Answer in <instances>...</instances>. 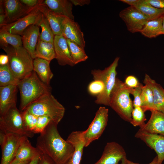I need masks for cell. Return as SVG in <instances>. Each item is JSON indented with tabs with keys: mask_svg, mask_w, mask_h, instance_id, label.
<instances>
[{
	"mask_svg": "<svg viewBox=\"0 0 164 164\" xmlns=\"http://www.w3.org/2000/svg\"><path fill=\"white\" fill-rule=\"evenodd\" d=\"M57 125L53 121L49 123L37 138L36 148L56 164H67L74 152V148L61 136Z\"/></svg>",
	"mask_w": 164,
	"mask_h": 164,
	"instance_id": "cell-1",
	"label": "cell"
},
{
	"mask_svg": "<svg viewBox=\"0 0 164 164\" xmlns=\"http://www.w3.org/2000/svg\"><path fill=\"white\" fill-rule=\"evenodd\" d=\"M17 87L20 93L21 111L42 96L51 93L52 90L50 86L43 82L34 71L20 80Z\"/></svg>",
	"mask_w": 164,
	"mask_h": 164,
	"instance_id": "cell-2",
	"label": "cell"
},
{
	"mask_svg": "<svg viewBox=\"0 0 164 164\" xmlns=\"http://www.w3.org/2000/svg\"><path fill=\"white\" fill-rule=\"evenodd\" d=\"M1 48L8 56L7 64L9 69L19 80L28 76L33 71V59L23 46L15 48L8 45Z\"/></svg>",
	"mask_w": 164,
	"mask_h": 164,
	"instance_id": "cell-3",
	"label": "cell"
},
{
	"mask_svg": "<svg viewBox=\"0 0 164 164\" xmlns=\"http://www.w3.org/2000/svg\"><path fill=\"white\" fill-rule=\"evenodd\" d=\"M132 89L117 78L110 94L109 105L123 119L130 123L134 108L130 97Z\"/></svg>",
	"mask_w": 164,
	"mask_h": 164,
	"instance_id": "cell-4",
	"label": "cell"
},
{
	"mask_svg": "<svg viewBox=\"0 0 164 164\" xmlns=\"http://www.w3.org/2000/svg\"><path fill=\"white\" fill-rule=\"evenodd\" d=\"M25 110L37 116L49 117L57 125L63 118L65 110L64 106L51 93L43 95L32 102Z\"/></svg>",
	"mask_w": 164,
	"mask_h": 164,
	"instance_id": "cell-5",
	"label": "cell"
},
{
	"mask_svg": "<svg viewBox=\"0 0 164 164\" xmlns=\"http://www.w3.org/2000/svg\"><path fill=\"white\" fill-rule=\"evenodd\" d=\"M119 59V57H116L110 65L103 70L94 69L91 70V74L94 80H101L104 85L103 92L96 97L95 101L96 104L109 106L110 94L117 78L116 68Z\"/></svg>",
	"mask_w": 164,
	"mask_h": 164,
	"instance_id": "cell-6",
	"label": "cell"
},
{
	"mask_svg": "<svg viewBox=\"0 0 164 164\" xmlns=\"http://www.w3.org/2000/svg\"><path fill=\"white\" fill-rule=\"evenodd\" d=\"M0 129L5 133H10L32 138L34 134L28 131L23 122L22 111L16 106L10 109L0 116Z\"/></svg>",
	"mask_w": 164,
	"mask_h": 164,
	"instance_id": "cell-7",
	"label": "cell"
},
{
	"mask_svg": "<svg viewBox=\"0 0 164 164\" xmlns=\"http://www.w3.org/2000/svg\"><path fill=\"white\" fill-rule=\"evenodd\" d=\"M108 109L105 107H100L87 128L82 131L85 147L99 139L103 134L108 123Z\"/></svg>",
	"mask_w": 164,
	"mask_h": 164,
	"instance_id": "cell-8",
	"label": "cell"
},
{
	"mask_svg": "<svg viewBox=\"0 0 164 164\" xmlns=\"http://www.w3.org/2000/svg\"><path fill=\"white\" fill-rule=\"evenodd\" d=\"M120 18L124 21L128 30L132 33L139 32L148 21L136 8L129 6L120 11Z\"/></svg>",
	"mask_w": 164,
	"mask_h": 164,
	"instance_id": "cell-9",
	"label": "cell"
},
{
	"mask_svg": "<svg viewBox=\"0 0 164 164\" xmlns=\"http://www.w3.org/2000/svg\"><path fill=\"white\" fill-rule=\"evenodd\" d=\"M42 15L43 14L37 9L36 6L25 16L15 22L5 25L0 29L22 36L24 31L29 26L32 25H38Z\"/></svg>",
	"mask_w": 164,
	"mask_h": 164,
	"instance_id": "cell-10",
	"label": "cell"
},
{
	"mask_svg": "<svg viewBox=\"0 0 164 164\" xmlns=\"http://www.w3.org/2000/svg\"><path fill=\"white\" fill-rule=\"evenodd\" d=\"M135 136L155 151L157 155L158 163L162 164L164 160V136L149 133L139 129Z\"/></svg>",
	"mask_w": 164,
	"mask_h": 164,
	"instance_id": "cell-11",
	"label": "cell"
},
{
	"mask_svg": "<svg viewBox=\"0 0 164 164\" xmlns=\"http://www.w3.org/2000/svg\"><path fill=\"white\" fill-rule=\"evenodd\" d=\"M126 157L123 147L115 142H107L100 158L94 164H118Z\"/></svg>",
	"mask_w": 164,
	"mask_h": 164,
	"instance_id": "cell-12",
	"label": "cell"
},
{
	"mask_svg": "<svg viewBox=\"0 0 164 164\" xmlns=\"http://www.w3.org/2000/svg\"><path fill=\"white\" fill-rule=\"evenodd\" d=\"M5 133V138L0 143L2 149L0 164H10L15 158L18 146L23 136L12 133Z\"/></svg>",
	"mask_w": 164,
	"mask_h": 164,
	"instance_id": "cell-13",
	"label": "cell"
},
{
	"mask_svg": "<svg viewBox=\"0 0 164 164\" xmlns=\"http://www.w3.org/2000/svg\"><path fill=\"white\" fill-rule=\"evenodd\" d=\"M62 35L66 39L73 42L84 49L85 42L84 35L78 24L65 17L62 23Z\"/></svg>",
	"mask_w": 164,
	"mask_h": 164,
	"instance_id": "cell-14",
	"label": "cell"
},
{
	"mask_svg": "<svg viewBox=\"0 0 164 164\" xmlns=\"http://www.w3.org/2000/svg\"><path fill=\"white\" fill-rule=\"evenodd\" d=\"M6 15L7 23L15 22L28 14L34 8H30L20 0H1Z\"/></svg>",
	"mask_w": 164,
	"mask_h": 164,
	"instance_id": "cell-15",
	"label": "cell"
},
{
	"mask_svg": "<svg viewBox=\"0 0 164 164\" xmlns=\"http://www.w3.org/2000/svg\"><path fill=\"white\" fill-rule=\"evenodd\" d=\"M54 46L55 59L61 66L75 65L71 57L66 39L62 35L55 36Z\"/></svg>",
	"mask_w": 164,
	"mask_h": 164,
	"instance_id": "cell-16",
	"label": "cell"
},
{
	"mask_svg": "<svg viewBox=\"0 0 164 164\" xmlns=\"http://www.w3.org/2000/svg\"><path fill=\"white\" fill-rule=\"evenodd\" d=\"M17 86L0 87V115H3L11 108L16 106Z\"/></svg>",
	"mask_w": 164,
	"mask_h": 164,
	"instance_id": "cell-17",
	"label": "cell"
},
{
	"mask_svg": "<svg viewBox=\"0 0 164 164\" xmlns=\"http://www.w3.org/2000/svg\"><path fill=\"white\" fill-rule=\"evenodd\" d=\"M40 35L39 26L32 25L26 29L21 36L23 46L33 59L36 58L35 50Z\"/></svg>",
	"mask_w": 164,
	"mask_h": 164,
	"instance_id": "cell-18",
	"label": "cell"
},
{
	"mask_svg": "<svg viewBox=\"0 0 164 164\" xmlns=\"http://www.w3.org/2000/svg\"><path fill=\"white\" fill-rule=\"evenodd\" d=\"M151 111V115L148 121L139 129L149 133L164 136V113L156 110Z\"/></svg>",
	"mask_w": 164,
	"mask_h": 164,
	"instance_id": "cell-19",
	"label": "cell"
},
{
	"mask_svg": "<svg viewBox=\"0 0 164 164\" xmlns=\"http://www.w3.org/2000/svg\"><path fill=\"white\" fill-rule=\"evenodd\" d=\"M74 148V152L67 164H80L82 159L83 149L85 147L82 135V131L72 132L67 140Z\"/></svg>",
	"mask_w": 164,
	"mask_h": 164,
	"instance_id": "cell-20",
	"label": "cell"
},
{
	"mask_svg": "<svg viewBox=\"0 0 164 164\" xmlns=\"http://www.w3.org/2000/svg\"><path fill=\"white\" fill-rule=\"evenodd\" d=\"M151 89L154 98V110L164 113V89L155 81L145 74L143 81Z\"/></svg>",
	"mask_w": 164,
	"mask_h": 164,
	"instance_id": "cell-21",
	"label": "cell"
},
{
	"mask_svg": "<svg viewBox=\"0 0 164 164\" xmlns=\"http://www.w3.org/2000/svg\"><path fill=\"white\" fill-rule=\"evenodd\" d=\"M43 2L37 5V9L47 19L54 35H62V23L65 16L55 13Z\"/></svg>",
	"mask_w": 164,
	"mask_h": 164,
	"instance_id": "cell-22",
	"label": "cell"
},
{
	"mask_svg": "<svg viewBox=\"0 0 164 164\" xmlns=\"http://www.w3.org/2000/svg\"><path fill=\"white\" fill-rule=\"evenodd\" d=\"M27 137L23 136L18 146L14 159L22 161H30L40 152L31 145Z\"/></svg>",
	"mask_w": 164,
	"mask_h": 164,
	"instance_id": "cell-23",
	"label": "cell"
},
{
	"mask_svg": "<svg viewBox=\"0 0 164 164\" xmlns=\"http://www.w3.org/2000/svg\"><path fill=\"white\" fill-rule=\"evenodd\" d=\"M43 3L55 13L74 20L72 11L73 4L70 0H45Z\"/></svg>",
	"mask_w": 164,
	"mask_h": 164,
	"instance_id": "cell-24",
	"label": "cell"
},
{
	"mask_svg": "<svg viewBox=\"0 0 164 164\" xmlns=\"http://www.w3.org/2000/svg\"><path fill=\"white\" fill-rule=\"evenodd\" d=\"M50 62L39 58L33 60V70L40 80L45 84L50 85L53 74L50 67Z\"/></svg>",
	"mask_w": 164,
	"mask_h": 164,
	"instance_id": "cell-25",
	"label": "cell"
},
{
	"mask_svg": "<svg viewBox=\"0 0 164 164\" xmlns=\"http://www.w3.org/2000/svg\"><path fill=\"white\" fill-rule=\"evenodd\" d=\"M35 56L50 62L55 58L53 43L44 42L39 38L36 48Z\"/></svg>",
	"mask_w": 164,
	"mask_h": 164,
	"instance_id": "cell-26",
	"label": "cell"
},
{
	"mask_svg": "<svg viewBox=\"0 0 164 164\" xmlns=\"http://www.w3.org/2000/svg\"><path fill=\"white\" fill-rule=\"evenodd\" d=\"M140 32L149 38H155L162 35V16L148 21Z\"/></svg>",
	"mask_w": 164,
	"mask_h": 164,
	"instance_id": "cell-27",
	"label": "cell"
},
{
	"mask_svg": "<svg viewBox=\"0 0 164 164\" xmlns=\"http://www.w3.org/2000/svg\"><path fill=\"white\" fill-rule=\"evenodd\" d=\"M135 7L143 14L148 21L157 19L164 15V9L153 6L146 0H139Z\"/></svg>",
	"mask_w": 164,
	"mask_h": 164,
	"instance_id": "cell-28",
	"label": "cell"
},
{
	"mask_svg": "<svg viewBox=\"0 0 164 164\" xmlns=\"http://www.w3.org/2000/svg\"><path fill=\"white\" fill-rule=\"evenodd\" d=\"M0 44L1 47L8 45L14 47L22 46V37L18 34H14L2 29L0 30Z\"/></svg>",
	"mask_w": 164,
	"mask_h": 164,
	"instance_id": "cell-29",
	"label": "cell"
},
{
	"mask_svg": "<svg viewBox=\"0 0 164 164\" xmlns=\"http://www.w3.org/2000/svg\"><path fill=\"white\" fill-rule=\"evenodd\" d=\"M20 80L13 74L8 64L0 65V87L18 85Z\"/></svg>",
	"mask_w": 164,
	"mask_h": 164,
	"instance_id": "cell-30",
	"label": "cell"
},
{
	"mask_svg": "<svg viewBox=\"0 0 164 164\" xmlns=\"http://www.w3.org/2000/svg\"><path fill=\"white\" fill-rule=\"evenodd\" d=\"M73 61L76 64L86 60L88 58L84 48L76 43L66 39Z\"/></svg>",
	"mask_w": 164,
	"mask_h": 164,
	"instance_id": "cell-31",
	"label": "cell"
},
{
	"mask_svg": "<svg viewBox=\"0 0 164 164\" xmlns=\"http://www.w3.org/2000/svg\"><path fill=\"white\" fill-rule=\"evenodd\" d=\"M37 26L42 29L40 39L44 42L53 43L55 35L47 19L43 14Z\"/></svg>",
	"mask_w": 164,
	"mask_h": 164,
	"instance_id": "cell-32",
	"label": "cell"
},
{
	"mask_svg": "<svg viewBox=\"0 0 164 164\" xmlns=\"http://www.w3.org/2000/svg\"><path fill=\"white\" fill-rule=\"evenodd\" d=\"M141 108L145 112L154 110V98L152 91L148 86L145 85L142 88L141 94Z\"/></svg>",
	"mask_w": 164,
	"mask_h": 164,
	"instance_id": "cell-33",
	"label": "cell"
},
{
	"mask_svg": "<svg viewBox=\"0 0 164 164\" xmlns=\"http://www.w3.org/2000/svg\"><path fill=\"white\" fill-rule=\"evenodd\" d=\"M145 112L141 107L134 108L132 113V120L130 123L134 126L140 128L145 124L146 119Z\"/></svg>",
	"mask_w": 164,
	"mask_h": 164,
	"instance_id": "cell-34",
	"label": "cell"
},
{
	"mask_svg": "<svg viewBox=\"0 0 164 164\" xmlns=\"http://www.w3.org/2000/svg\"><path fill=\"white\" fill-rule=\"evenodd\" d=\"M22 111L23 119L25 126L27 130L32 132L36 127L38 116L24 110Z\"/></svg>",
	"mask_w": 164,
	"mask_h": 164,
	"instance_id": "cell-35",
	"label": "cell"
},
{
	"mask_svg": "<svg viewBox=\"0 0 164 164\" xmlns=\"http://www.w3.org/2000/svg\"><path fill=\"white\" fill-rule=\"evenodd\" d=\"M104 89V85L102 81L94 80L89 84L88 90L90 94L97 96L102 93Z\"/></svg>",
	"mask_w": 164,
	"mask_h": 164,
	"instance_id": "cell-36",
	"label": "cell"
},
{
	"mask_svg": "<svg viewBox=\"0 0 164 164\" xmlns=\"http://www.w3.org/2000/svg\"><path fill=\"white\" fill-rule=\"evenodd\" d=\"M51 121H52V119L49 117L46 116H38L37 123L32 133L34 134L40 133Z\"/></svg>",
	"mask_w": 164,
	"mask_h": 164,
	"instance_id": "cell-37",
	"label": "cell"
},
{
	"mask_svg": "<svg viewBox=\"0 0 164 164\" xmlns=\"http://www.w3.org/2000/svg\"><path fill=\"white\" fill-rule=\"evenodd\" d=\"M143 86L140 83L138 87L132 89L131 94L134 97L133 101L134 108L141 106V94Z\"/></svg>",
	"mask_w": 164,
	"mask_h": 164,
	"instance_id": "cell-38",
	"label": "cell"
},
{
	"mask_svg": "<svg viewBox=\"0 0 164 164\" xmlns=\"http://www.w3.org/2000/svg\"><path fill=\"white\" fill-rule=\"evenodd\" d=\"M124 83L127 87L132 88L138 87L140 84L137 77L133 75L127 77Z\"/></svg>",
	"mask_w": 164,
	"mask_h": 164,
	"instance_id": "cell-39",
	"label": "cell"
},
{
	"mask_svg": "<svg viewBox=\"0 0 164 164\" xmlns=\"http://www.w3.org/2000/svg\"><path fill=\"white\" fill-rule=\"evenodd\" d=\"M38 164H56L49 156L41 152Z\"/></svg>",
	"mask_w": 164,
	"mask_h": 164,
	"instance_id": "cell-40",
	"label": "cell"
},
{
	"mask_svg": "<svg viewBox=\"0 0 164 164\" xmlns=\"http://www.w3.org/2000/svg\"><path fill=\"white\" fill-rule=\"evenodd\" d=\"M20 1L27 7L30 8H34L43 0H21Z\"/></svg>",
	"mask_w": 164,
	"mask_h": 164,
	"instance_id": "cell-41",
	"label": "cell"
},
{
	"mask_svg": "<svg viewBox=\"0 0 164 164\" xmlns=\"http://www.w3.org/2000/svg\"><path fill=\"white\" fill-rule=\"evenodd\" d=\"M153 6L159 9H164V0H146Z\"/></svg>",
	"mask_w": 164,
	"mask_h": 164,
	"instance_id": "cell-42",
	"label": "cell"
},
{
	"mask_svg": "<svg viewBox=\"0 0 164 164\" xmlns=\"http://www.w3.org/2000/svg\"><path fill=\"white\" fill-rule=\"evenodd\" d=\"M73 5L75 6H83L85 5H89L90 1L89 0H70Z\"/></svg>",
	"mask_w": 164,
	"mask_h": 164,
	"instance_id": "cell-43",
	"label": "cell"
},
{
	"mask_svg": "<svg viewBox=\"0 0 164 164\" xmlns=\"http://www.w3.org/2000/svg\"><path fill=\"white\" fill-rule=\"evenodd\" d=\"M9 62V58L7 55L2 54L0 55V65L7 64Z\"/></svg>",
	"mask_w": 164,
	"mask_h": 164,
	"instance_id": "cell-44",
	"label": "cell"
},
{
	"mask_svg": "<svg viewBox=\"0 0 164 164\" xmlns=\"http://www.w3.org/2000/svg\"><path fill=\"white\" fill-rule=\"evenodd\" d=\"M139 0H120V1L123 3L128 5L130 6L135 7Z\"/></svg>",
	"mask_w": 164,
	"mask_h": 164,
	"instance_id": "cell-45",
	"label": "cell"
},
{
	"mask_svg": "<svg viewBox=\"0 0 164 164\" xmlns=\"http://www.w3.org/2000/svg\"><path fill=\"white\" fill-rule=\"evenodd\" d=\"M7 24L6 18L5 14H0V28Z\"/></svg>",
	"mask_w": 164,
	"mask_h": 164,
	"instance_id": "cell-46",
	"label": "cell"
},
{
	"mask_svg": "<svg viewBox=\"0 0 164 164\" xmlns=\"http://www.w3.org/2000/svg\"><path fill=\"white\" fill-rule=\"evenodd\" d=\"M41 152L36 155L28 164H38L39 158Z\"/></svg>",
	"mask_w": 164,
	"mask_h": 164,
	"instance_id": "cell-47",
	"label": "cell"
},
{
	"mask_svg": "<svg viewBox=\"0 0 164 164\" xmlns=\"http://www.w3.org/2000/svg\"><path fill=\"white\" fill-rule=\"evenodd\" d=\"M128 164H140L138 163L134 162L128 159ZM147 164H159L157 156H155L151 162Z\"/></svg>",
	"mask_w": 164,
	"mask_h": 164,
	"instance_id": "cell-48",
	"label": "cell"
},
{
	"mask_svg": "<svg viewBox=\"0 0 164 164\" xmlns=\"http://www.w3.org/2000/svg\"><path fill=\"white\" fill-rule=\"evenodd\" d=\"M30 161H22L14 159L10 164H28Z\"/></svg>",
	"mask_w": 164,
	"mask_h": 164,
	"instance_id": "cell-49",
	"label": "cell"
},
{
	"mask_svg": "<svg viewBox=\"0 0 164 164\" xmlns=\"http://www.w3.org/2000/svg\"><path fill=\"white\" fill-rule=\"evenodd\" d=\"M128 159H127V157L124 158L121 161V164H128Z\"/></svg>",
	"mask_w": 164,
	"mask_h": 164,
	"instance_id": "cell-50",
	"label": "cell"
},
{
	"mask_svg": "<svg viewBox=\"0 0 164 164\" xmlns=\"http://www.w3.org/2000/svg\"><path fill=\"white\" fill-rule=\"evenodd\" d=\"M162 34L164 35V15L162 16Z\"/></svg>",
	"mask_w": 164,
	"mask_h": 164,
	"instance_id": "cell-51",
	"label": "cell"
}]
</instances>
